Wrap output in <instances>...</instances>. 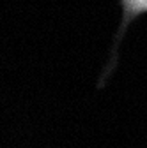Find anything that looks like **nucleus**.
Wrapping results in <instances>:
<instances>
[{"mask_svg": "<svg viewBox=\"0 0 147 148\" xmlns=\"http://www.w3.org/2000/svg\"><path fill=\"white\" fill-rule=\"evenodd\" d=\"M121 9H122V18H121V27L117 30V35H115V41H114V46H112V53H110V58H108V65L103 69L101 76L98 79V88H103V85L106 83L108 76L112 74L115 64H117V48H119V42L122 39V35L126 32V27L130 25L135 18L142 16L147 12V0H121Z\"/></svg>", "mask_w": 147, "mask_h": 148, "instance_id": "nucleus-1", "label": "nucleus"}]
</instances>
